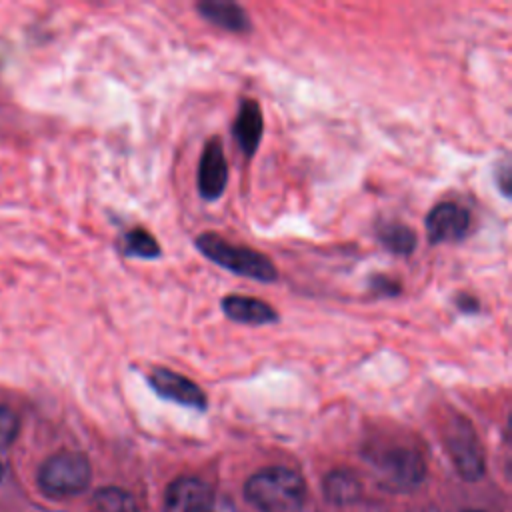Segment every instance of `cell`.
<instances>
[{"label": "cell", "instance_id": "14", "mask_svg": "<svg viewBox=\"0 0 512 512\" xmlns=\"http://www.w3.org/2000/svg\"><path fill=\"white\" fill-rule=\"evenodd\" d=\"M360 482L358 478L348 470H334L324 480V492L326 498L338 506L352 504L360 496Z\"/></svg>", "mask_w": 512, "mask_h": 512}, {"label": "cell", "instance_id": "19", "mask_svg": "<svg viewBox=\"0 0 512 512\" xmlns=\"http://www.w3.org/2000/svg\"><path fill=\"white\" fill-rule=\"evenodd\" d=\"M454 302H456V308H458L460 312H464V314H476V312L480 310V302H478L474 296L466 294V292L458 294Z\"/></svg>", "mask_w": 512, "mask_h": 512}, {"label": "cell", "instance_id": "10", "mask_svg": "<svg viewBox=\"0 0 512 512\" xmlns=\"http://www.w3.org/2000/svg\"><path fill=\"white\" fill-rule=\"evenodd\" d=\"M262 132H264V118H262L260 104L252 98H244L240 102V108L232 126L234 140L238 148L244 152V156L250 158L258 150Z\"/></svg>", "mask_w": 512, "mask_h": 512}, {"label": "cell", "instance_id": "15", "mask_svg": "<svg viewBox=\"0 0 512 512\" xmlns=\"http://www.w3.org/2000/svg\"><path fill=\"white\" fill-rule=\"evenodd\" d=\"M122 252L128 258H144V260H154L162 254L160 244L156 238L144 230V228H132L124 234L122 238Z\"/></svg>", "mask_w": 512, "mask_h": 512}, {"label": "cell", "instance_id": "4", "mask_svg": "<svg viewBox=\"0 0 512 512\" xmlns=\"http://www.w3.org/2000/svg\"><path fill=\"white\" fill-rule=\"evenodd\" d=\"M446 446L458 472L466 480H476L484 472V458L474 428L466 418H454L448 426Z\"/></svg>", "mask_w": 512, "mask_h": 512}, {"label": "cell", "instance_id": "12", "mask_svg": "<svg viewBox=\"0 0 512 512\" xmlns=\"http://www.w3.org/2000/svg\"><path fill=\"white\" fill-rule=\"evenodd\" d=\"M196 8L204 20L232 34H248L252 30L246 10L232 0H202Z\"/></svg>", "mask_w": 512, "mask_h": 512}, {"label": "cell", "instance_id": "11", "mask_svg": "<svg viewBox=\"0 0 512 512\" xmlns=\"http://www.w3.org/2000/svg\"><path fill=\"white\" fill-rule=\"evenodd\" d=\"M220 306H222V312L230 320L240 322V324L264 326V324L278 322V312L260 298L230 294L220 300Z\"/></svg>", "mask_w": 512, "mask_h": 512}, {"label": "cell", "instance_id": "3", "mask_svg": "<svg viewBox=\"0 0 512 512\" xmlns=\"http://www.w3.org/2000/svg\"><path fill=\"white\" fill-rule=\"evenodd\" d=\"M90 482V462L80 452H58L38 472L40 488L50 496L80 494Z\"/></svg>", "mask_w": 512, "mask_h": 512}, {"label": "cell", "instance_id": "8", "mask_svg": "<svg viewBox=\"0 0 512 512\" xmlns=\"http://www.w3.org/2000/svg\"><path fill=\"white\" fill-rule=\"evenodd\" d=\"M378 468L394 488L416 486L424 476V462L420 454L408 448H392L384 452L378 460Z\"/></svg>", "mask_w": 512, "mask_h": 512}, {"label": "cell", "instance_id": "7", "mask_svg": "<svg viewBox=\"0 0 512 512\" xmlns=\"http://www.w3.org/2000/svg\"><path fill=\"white\" fill-rule=\"evenodd\" d=\"M228 184V162L218 138H210L204 144L198 166V192L204 200H218Z\"/></svg>", "mask_w": 512, "mask_h": 512}, {"label": "cell", "instance_id": "2", "mask_svg": "<svg viewBox=\"0 0 512 512\" xmlns=\"http://www.w3.org/2000/svg\"><path fill=\"white\" fill-rule=\"evenodd\" d=\"M194 244L208 260H212L214 264H218L238 276L252 278L258 282L278 280L274 262L258 250L232 244L214 232H202L200 236H196Z\"/></svg>", "mask_w": 512, "mask_h": 512}, {"label": "cell", "instance_id": "17", "mask_svg": "<svg viewBox=\"0 0 512 512\" xmlns=\"http://www.w3.org/2000/svg\"><path fill=\"white\" fill-rule=\"evenodd\" d=\"M20 430V420L16 412L4 404H0V448L10 446Z\"/></svg>", "mask_w": 512, "mask_h": 512}, {"label": "cell", "instance_id": "9", "mask_svg": "<svg viewBox=\"0 0 512 512\" xmlns=\"http://www.w3.org/2000/svg\"><path fill=\"white\" fill-rule=\"evenodd\" d=\"M164 504L166 512H210L212 490L198 478L182 476L168 486Z\"/></svg>", "mask_w": 512, "mask_h": 512}, {"label": "cell", "instance_id": "5", "mask_svg": "<svg viewBox=\"0 0 512 512\" xmlns=\"http://www.w3.org/2000/svg\"><path fill=\"white\" fill-rule=\"evenodd\" d=\"M472 224L468 208L456 202H440L426 216V234L430 244L460 242L466 238Z\"/></svg>", "mask_w": 512, "mask_h": 512}, {"label": "cell", "instance_id": "22", "mask_svg": "<svg viewBox=\"0 0 512 512\" xmlns=\"http://www.w3.org/2000/svg\"><path fill=\"white\" fill-rule=\"evenodd\" d=\"M210 512H212V510H210Z\"/></svg>", "mask_w": 512, "mask_h": 512}, {"label": "cell", "instance_id": "6", "mask_svg": "<svg viewBox=\"0 0 512 512\" xmlns=\"http://www.w3.org/2000/svg\"><path fill=\"white\" fill-rule=\"evenodd\" d=\"M148 384L158 396H162L170 402H176V404H182L188 408H196V410H204L208 404L202 388L196 382L188 380L186 376H182L174 370L154 368L148 374Z\"/></svg>", "mask_w": 512, "mask_h": 512}, {"label": "cell", "instance_id": "21", "mask_svg": "<svg viewBox=\"0 0 512 512\" xmlns=\"http://www.w3.org/2000/svg\"><path fill=\"white\" fill-rule=\"evenodd\" d=\"M2 476H4V466L0 464V480H2Z\"/></svg>", "mask_w": 512, "mask_h": 512}, {"label": "cell", "instance_id": "1", "mask_svg": "<svg viewBox=\"0 0 512 512\" xmlns=\"http://www.w3.org/2000/svg\"><path fill=\"white\" fill-rule=\"evenodd\" d=\"M304 496V480L282 466L264 468L246 482V498L260 512H300Z\"/></svg>", "mask_w": 512, "mask_h": 512}, {"label": "cell", "instance_id": "18", "mask_svg": "<svg viewBox=\"0 0 512 512\" xmlns=\"http://www.w3.org/2000/svg\"><path fill=\"white\" fill-rule=\"evenodd\" d=\"M368 288H370V292H374L376 296H384V298L398 296L400 290H402L398 280H394V278H390V276H384V274H374V276H370Z\"/></svg>", "mask_w": 512, "mask_h": 512}, {"label": "cell", "instance_id": "16", "mask_svg": "<svg viewBox=\"0 0 512 512\" xmlns=\"http://www.w3.org/2000/svg\"><path fill=\"white\" fill-rule=\"evenodd\" d=\"M92 508L94 512H138L134 496L116 486L100 488L92 498Z\"/></svg>", "mask_w": 512, "mask_h": 512}, {"label": "cell", "instance_id": "20", "mask_svg": "<svg viewBox=\"0 0 512 512\" xmlns=\"http://www.w3.org/2000/svg\"><path fill=\"white\" fill-rule=\"evenodd\" d=\"M508 178H510V168H508V164H504V168H502V172H500V180H502V194H506L508 196Z\"/></svg>", "mask_w": 512, "mask_h": 512}, {"label": "cell", "instance_id": "13", "mask_svg": "<svg viewBox=\"0 0 512 512\" xmlns=\"http://www.w3.org/2000/svg\"><path fill=\"white\" fill-rule=\"evenodd\" d=\"M378 242L396 256H410L416 248V234L410 226L400 222H384L376 228Z\"/></svg>", "mask_w": 512, "mask_h": 512}]
</instances>
